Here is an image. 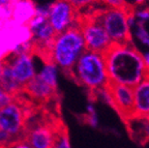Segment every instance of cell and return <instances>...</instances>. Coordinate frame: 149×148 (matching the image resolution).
<instances>
[{
    "instance_id": "11",
    "label": "cell",
    "mask_w": 149,
    "mask_h": 148,
    "mask_svg": "<svg viewBox=\"0 0 149 148\" xmlns=\"http://www.w3.org/2000/svg\"><path fill=\"white\" fill-rule=\"evenodd\" d=\"M135 114L146 115L149 112V74L133 87Z\"/></svg>"
},
{
    "instance_id": "12",
    "label": "cell",
    "mask_w": 149,
    "mask_h": 148,
    "mask_svg": "<svg viewBox=\"0 0 149 148\" xmlns=\"http://www.w3.org/2000/svg\"><path fill=\"white\" fill-rule=\"evenodd\" d=\"M36 14V7L32 0H19L13 4L10 20L19 25H27Z\"/></svg>"
},
{
    "instance_id": "20",
    "label": "cell",
    "mask_w": 149,
    "mask_h": 148,
    "mask_svg": "<svg viewBox=\"0 0 149 148\" xmlns=\"http://www.w3.org/2000/svg\"><path fill=\"white\" fill-rule=\"evenodd\" d=\"M12 100H13V97L0 87V109H2L3 107L8 105L9 103L12 102Z\"/></svg>"
},
{
    "instance_id": "5",
    "label": "cell",
    "mask_w": 149,
    "mask_h": 148,
    "mask_svg": "<svg viewBox=\"0 0 149 148\" xmlns=\"http://www.w3.org/2000/svg\"><path fill=\"white\" fill-rule=\"evenodd\" d=\"M96 5L86 12L80 13L79 26L86 50L105 54L111 47L112 40L98 21L96 16V9L98 7H96Z\"/></svg>"
},
{
    "instance_id": "3",
    "label": "cell",
    "mask_w": 149,
    "mask_h": 148,
    "mask_svg": "<svg viewBox=\"0 0 149 148\" xmlns=\"http://www.w3.org/2000/svg\"><path fill=\"white\" fill-rule=\"evenodd\" d=\"M85 50L84 38L78 22V24L57 34L53 48L54 62L72 79L74 64Z\"/></svg>"
},
{
    "instance_id": "23",
    "label": "cell",
    "mask_w": 149,
    "mask_h": 148,
    "mask_svg": "<svg viewBox=\"0 0 149 148\" xmlns=\"http://www.w3.org/2000/svg\"><path fill=\"white\" fill-rule=\"evenodd\" d=\"M19 0H0V4H7V5H13L16 2H18Z\"/></svg>"
},
{
    "instance_id": "17",
    "label": "cell",
    "mask_w": 149,
    "mask_h": 148,
    "mask_svg": "<svg viewBox=\"0 0 149 148\" xmlns=\"http://www.w3.org/2000/svg\"><path fill=\"white\" fill-rule=\"evenodd\" d=\"M85 122L93 127H96L98 124L97 114H96L95 109L92 105H89L88 108H87V113L85 115Z\"/></svg>"
},
{
    "instance_id": "24",
    "label": "cell",
    "mask_w": 149,
    "mask_h": 148,
    "mask_svg": "<svg viewBox=\"0 0 149 148\" xmlns=\"http://www.w3.org/2000/svg\"><path fill=\"white\" fill-rule=\"evenodd\" d=\"M1 70H2V67H1V64H0V75H1Z\"/></svg>"
},
{
    "instance_id": "18",
    "label": "cell",
    "mask_w": 149,
    "mask_h": 148,
    "mask_svg": "<svg viewBox=\"0 0 149 148\" xmlns=\"http://www.w3.org/2000/svg\"><path fill=\"white\" fill-rule=\"evenodd\" d=\"M100 3L106 8H123V7H126L124 0H100Z\"/></svg>"
},
{
    "instance_id": "22",
    "label": "cell",
    "mask_w": 149,
    "mask_h": 148,
    "mask_svg": "<svg viewBox=\"0 0 149 148\" xmlns=\"http://www.w3.org/2000/svg\"><path fill=\"white\" fill-rule=\"evenodd\" d=\"M142 57H143V61H144L146 67L149 70V51H146L144 53H142Z\"/></svg>"
},
{
    "instance_id": "13",
    "label": "cell",
    "mask_w": 149,
    "mask_h": 148,
    "mask_svg": "<svg viewBox=\"0 0 149 148\" xmlns=\"http://www.w3.org/2000/svg\"><path fill=\"white\" fill-rule=\"evenodd\" d=\"M53 148H72L70 143L68 127L65 126L62 119L57 122L54 130V143Z\"/></svg>"
},
{
    "instance_id": "6",
    "label": "cell",
    "mask_w": 149,
    "mask_h": 148,
    "mask_svg": "<svg viewBox=\"0 0 149 148\" xmlns=\"http://www.w3.org/2000/svg\"><path fill=\"white\" fill-rule=\"evenodd\" d=\"M79 16L70 0H55L49 5V22L57 34L78 24Z\"/></svg>"
},
{
    "instance_id": "25",
    "label": "cell",
    "mask_w": 149,
    "mask_h": 148,
    "mask_svg": "<svg viewBox=\"0 0 149 148\" xmlns=\"http://www.w3.org/2000/svg\"><path fill=\"white\" fill-rule=\"evenodd\" d=\"M146 116H147V117H148V119H149V112H148V113L146 114Z\"/></svg>"
},
{
    "instance_id": "21",
    "label": "cell",
    "mask_w": 149,
    "mask_h": 148,
    "mask_svg": "<svg viewBox=\"0 0 149 148\" xmlns=\"http://www.w3.org/2000/svg\"><path fill=\"white\" fill-rule=\"evenodd\" d=\"M7 148H31L30 145L25 141V139H20L13 141L8 144Z\"/></svg>"
},
{
    "instance_id": "19",
    "label": "cell",
    "mask_w": 149,
    "mask_h": 148,
    "mask_svg": "<svg viewBox=\"0 0 149 148\" xmlns=\"http://www.w3.org/2000/svg\"><path fill=\"white\" fill-rule=\"evenodd\" d=\"M124 1H125L126 8L130 9V10L149 4V0H124Z\"/></svg>"
},
{
    "instance_id": "7",
    "label": "cell",
    "mask_w": 149,
    "mask_h": 148,
    "mask_svg": "<svg viewBox=\"0 0 149 148\" xmlns=\"http://www.w3.org/2000/svg\"><path fill=\"white\" fill-rule=\"evenodd\" d=\"M22 93L37 105H49L60 102L58 88L49 85L40 75H35L22 87Z\"/></svg>"
},
{
    "instance_id": "2",
    "label": "cell",
    "mask_w": 149,
    "mask_h": 148,
    "mask_svg": "<svg viewBox=\"0 0 149 148\" xmlns=\"http://www.w3.org/2000/svg\"><path fill=\"white\" fill-rule=\"evenodd\" d=\"M72 79L86 88L91 96L110 84L105 55L102 53L85 50L72 70Z\"/></svg>"
},
{
    "instance_id": "16",
    "label": "cell",
    "mask_w": 149,
    "mask_h": 148,
    "mask_svg": "<svg viewBox=\"0 0 149 148\" xmlns=\"http://www.w3.org/2000/svg\"><path fill=\"white\" fill-rule=\"evenodd\" d=\"M70 2L79 13H84L98 4L100 0H70Z\"/></svg>"
},
{
    "instance_id": "1",
    "label": "cell",
    "mask_w": 149,
    "mask_h": 148,
    "mask_svg": "<svg viewBox=\"0 0 149 148\" xmlns=\"http://www.w3.org/2000/svg\"><path fill=\"white\" fill-rule=\"evenodd\" d=\"M109 81L134 87L149 74L142 53L132 42L112 44L105 54Z\"/></svg>"
},
{
    "instance_id": "10",
    "label": "cell",
    "mask_w": 149,
    "mask_h": 148,
    "mask_svg": "<svg viewBox=\"0 0 149 148\" xmlns=\"http://www.w3.org/2000/svg\"><path fill=\"white\" fill-rule=\"evenodd\" d=\"M124 120L128 134L134 141L141 144L149 141V119L146 115L133 114Z\"/></svg>"
},
{
    "instance_id": "4",
    "label": "cell",
    "mask_w": 149,
    "mask_h": 148,
    "mask_svg": "<svg viewBox=\"0 0 149 148\" xmlns=\"http://www.w3.org/2000/svg\"><path fill=\"white\" fill-rule=\"evenodd\" d=\"M130 9L123 8H106L102 6L96 9L98 21L108 33L112 44H124L132 42V29L130 18Z\"/></svg>"
},
{
    "instance_id": "14",
    "label": "cell",
    "mask_w": 149,
    "mask_h": 148,
    "mask_svg": "<svg viewBox=\"0 0 149 148\" xmlns=\"http://www.w3.org/2000/svg\"><path fill=\"white\" fill-rule=\"evenodd\" d=\"M133 35L137 40H139L141 44L149 49V32L145 28L144 24L137 22L132 27V38H133Z\"/></svg>"
},
{
    "instance_id": "8",
    "label": "cell",
    "mask_w": 149,
    "mask_h": 148,
    "mask_svg": "<svg viewBox=\"0 0 149 148\" xmlns=\"http://www.w3.org/2000/svg\"><path fill=\"white\" fill-rule=\"evenodd\" d=\"M108 89L113 103L112 108H114L121 117L126 119L127 117L135 114L133 87L121 85V84L110 83L108 85Z\"/></svg>"
},
{
    "instance_id": "15",
    "label": "cell",
    "mask_w": 149,
    "mask_h": 148,
    "mask_svg": "<svg viewBox=\"0 0 149 148\" xmlns=\"http://www.w3.org/2000/svg\"><path fill=\"white\" fill-rule=\"evenodd\" d=\"M57 70H56V65H46L45 68L42 71L40 76L44 79L45 81L49 85L53 86L55 88L57 87Z\"/></svg>"
},
{
    "instance_id": "9",
    "label": "cell",
    "mask_w": 149,
    "mask_h": 148,
    "mask_svg": "<svg viewBox=\"0 0 149 148\" xmlns=\"http://www.w3.org/2000/svg\"><path fill=\"white\" fill-rule=\"evenodd\" d=\"M6 57L10 63L15 79L21 87H23L28 81H30L35 76L34 68L31 61L32 56L30 54L12 52Z\"/></svg>"
}]
</instances>
